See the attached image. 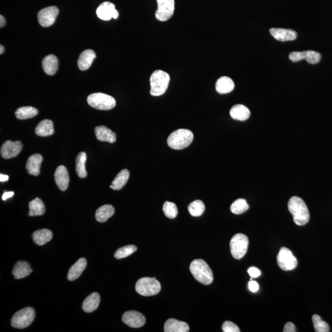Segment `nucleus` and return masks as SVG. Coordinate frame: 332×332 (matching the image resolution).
Returning <instances> with one entry per match:
<instances>
[{"instance_id": "1", "label": "nucleus", "mask_w": 332, "mask_h": 332, "mask_svg": "<svg viewBox=\"0 0 332 332\" xmlns=\"http://www.w3.org/2000/svg\"><path fill=\"white\" fill-rule=\"evenodd\" d=\"M288 209L296 225L303 226L308 223L310 212L303 199L298 196L292 197L288 201Z\"/></svg>"}, {"instance_id": "2", "label": "nucleus", "mask_w": 332, "mask_h": 332, "mask_svg": "<svg viewBox=\"0 0 332 332\" xmlns=\"http://www.w3.org/2000/svg\"><path fill=\"white\" fill-rule=\"evenodd\" d=\"M190 270L194 278L204 285H209L214 280L212 269L205 260H193L190 264Z\"/></svg>"}, {"instance_id": "3", "label": "nucleus", "mask_w": 332, "mask_h": 332, "mask_svg": "<svg viewBox=\"0 0 332 332\" xmlns=\"http://www.w3.org/2000/svg\"><path fill=\"white\" fill-rule=\"evenodd\" d=\"M170 76L168 73L164 71L156 70L151 75L150 95L153 96H161L166 92L168 89Z\"/></svg>"}, {"instance_id": "4", "label": "nucleus", "mask_w": 332, "mask_h": 332, "mask_svg": "<svg viewBox=\"0 0 332 332\" xmlns=\"http://www.w3.org/2000/svg\"><path fill=\"white\" fill-rule=\"evenodd\" d=\"M194 136L191 130L180 129L173 132L169 136L168 144L174 150H182L188 147L193 141Z\"/></svg>"}, {"instance_id": "5", "label": "nucleus", "mask_w": 332, "mask_h": 332, "mask_svg": "<svg viewBox=\"0 0 332 332\" xmlns=\"http://www.w3.org/2000/svg\"><path fill=\"white\" fill-rule=\"evenodd\" d=\"M161 290V284L155 278L140 279L136 285V292L142 296H153L159 294Z\"/></svg>"}, {"instance_id": "6", "label": "nucleus", "mask_w": 332, "mask_h": 332, "mask_svg": "<svg viewBox=\"0 0 332 332\" xmlns=\"http://www.w3.org/2000/svg\"><path fill=\"white\" fill-rule=\"evenodd\" d=\"M88 103L94 109L110 111L116 106V100L111 95L103 93H94L88 96Z\"/></svg>"}, {"instance_id": "7", "label": "nucleus", "mask_w": 332, "mask_h": 332, "mask_svg": "<svg viewBox=\"0 0 332 332\" xmlns=\"http://www.w3.org/2000/svg\"><path fill=\"white\" fill-rule=\"evenodd\" d=\"M35 317V310L31 307H27L15 313L11 319V326L19 329L27 328L31 326Z\"/></svg>"}, {"instance_id": "8", "label": "nucleus", "mask_w": 332, "mask_h": 332, "mask_svg": "<svg viewBox=\"0 0 332 332\" xmlns=\"http://www.w3.org/2000/svg\"><path fill=\"white\" fill-rule=\"evenodd\" d=\"M249 239L246 235L238 233L230 240L231 255L235 259L240 260L246 255L248 249Z\"/></svg>"}, {"instance_id": "9", "label": "nucleus", "mask_w": 332, "mask_h": 332, "mask_svg": "<svg viewBox=\"0 0 332 332\" xmlns=\"http://www.w3.org/2000/svg\"><path fill=\"white\" fill-rule=\"evenodd\" d=\"M277 262L279 268L284 271H291L296 269L298 265L296 257L286 247H282L279 251L277 256Z\"/></svg>"}, {"instance_id": "10", "label": "nucleus", "mask_w": 332, "mask_h": 332, "mask_svg": "<svg viewBox=\"0 0 332 332\" xmlns=\"http://www.w3.org/2000/svg\"><path fill=\"white\" fill-rule=\"evenodd\" d=\"M158 9L155 17L161 22L168 21L174 15L175 10L174 0H157Z\"/></svg>"}, {"instance_id": "11", "label": "nucleus", "mask_w": 332, "mask_h": 332, "mask_svg": "<svg viewBox=\"0 0 332 332\" xmlns=\"http://www.w3.org/2000/svg\"><path fill=\"white\" fill-rule=\"evenodd\" d=\"M59 15V10L56 6L47 7L38 13L39 24L43 27L51 26L54 24Z\"/></svg>"}, {"instance_id": "12", "label": "nucleus", "mask_w": 332, "mask_h": 332, "mask_svg": "<svg viewBox=\"0 0 332 332\" xmlns=\"http://www.w3.org/2000/svg\"><path fill=\"white\" fill-rule=\"evenodd\" d=\"M122 320L132 328H140L145 325L146 318L142 314L136 311H129L123 314Z\"/></svg>"}, {"instance_id": "13", "label": "nucleus", "mask_w": 332, "mask_h": 332, "mask_svg": "<svg viewBox=\"0 0 332 332\" xmlns=\"http://www.w3.org/2000/svg\"><path fill=\"white\" fill-rule=\"evenodd\" d=\"M289 59L294 63L301 60H306L309 63L316 64L319 63L321 56L319 52L314 51H306L303 52H292L289 54Z\"/></svg>"}, {"instance_id": "14", "label": "nucleus", "mask_w": 332, "mask_h": 332, "mask_svg": "<svg viewBox=\"0 0 332 332\" xmlns=\"http://www.w3.org/2000/svg\"><path fill=\"white\" fill-rule=\"evenodd\" d=\"M96 14L99 19L103 20H110L113 18L117 19L119 16L118 11L115 9V6L111 2H104L98 7Z\"/></svg>"}, {"instance_id": "15", "label": "nucleus", "mask_w": 332, "mask_h": 332, "mask_svg": "<svg viewBox=\"0 0 332 332\" xmlns=\"http://www.w3.org/2000/svg\"><path fill=\"white\" fill-rule=\"evenodd\" d=\"M22 144L20 141H8L1 147V155L4 159H10L17 157L21 152Z\"/></svg>"}, {"instance_id": "16", "label": "nucleus", "mask_w": 332, "mask_h": 332, "mask_svg": "<svg viewBox=\"0 0 332 332\" xmlns=\"http://www.w3.org/2000/svg\"><path fill=\"white\" fill-rule=\"evenodd\" d=\"M55 181L61 191L67 190L69 185V175L65 166H59L54 174Z\"/></svg>"}, {"instance_id": "17", "label": "nucleus", "mask_w": 332, "mask_h": 332, "mask_svg": "<svg viewBox=\"0 0 332 332\" xmlns=\"http://www.w3.org/2000/svg\"><path fill=\"white\" fill-rule=\"evenodd\" d=\"M269 32L276 40L280 41H293L297 37V32L293 30L272 28Z\"/></svg>"}, {"instance_id": "18", "label": "nucleus", "mask_w": 332, "mask_h": 332, "mask_svg": "<svg viewBox=\"0 0 332 332\" xmlns=\"http://www.w3.org/2000/svg\"><path fill=\"white\" fill-rule=\"evenodd\" d=\"M43 157L40 154L31 156L27 160L26 169L29 174L38 176L40 173L41 164L42 163Z\"/></svg>"}, {"instance_id": "19", "label": "nucleus", "mask_w": 332, "mask_h": 332, "mask_svg": "<svg viewBox=\"0 0 332 332\" xmlns=\"http://www.w3.org/2000/svg\"><path fill=\"white\" fill-rule=\"evenodd\" d=\"M95 58L96 55L93 50L88 49L82 52L80 54L79 61H78V65L79 69L82 71L89 69Z\"/></svg>"}, {"instance_id": "20", "label": "nucleus", "mask_w": 332, "mask_h": 332, "mask_svg": "<svg viewBox=\"0 0 332 332\" xmlns=\"http://www.w3.org/2000/svg\"><path fill=\"white\" fill-rule=\"evenodd\" d=\"M190 327L187 323L175 319H169L164 324L165 332H189Z\"/></svg>"}, {"instance_id": "21", "label": "nucleus", "mask_w": 332, "mask_h": 332, "mask_svg": "<svg viewBox=\"0 0 332 332\" xmlns=\"http://www.w3.org/2000/svg\"><path fill=\"white\" fill-rule=\"evenodd\" d=\"M95 133L96 137L98 141L106 142L111 143L115 142L116 141V135L109 128L101 126L95 127Z\"/></svg>"}, {"instance_id": "22", "label": "nucleus", "mask_w": 332, "mask_h": 332, "mask_svg": "<svg viewBox=\"0 0 332 332\" xmlns=\"http://www.w3.org/2000/svg\"><path fill=\"white\" fill-rule=\"evenodd\" d=\"M87 261L84 258H79L74 265L70 268L68 271L67 278L68 280L73 281L76 280L81 275L82 272L86 269Z\"/></svg>"}, {"instance_id": "23", "label": "nucleus", "mask_w": 332, "mask_h": 332, "mask_svg": "<svg viewBox=\"0 0 332 332\" xmlns=\"http://www.w3.org/2000/svg\"><path fill=\"white\" fill-rule=\"evenodd\" d=\"M33 271L29 263L24 261H19L16 263L13 270V274L16 279H20L28 276Z\"/></svg>"}, {"instance_id": "24", "label": "nucleus", "mask_w": 332, "mask_h": 332, "mask_svg": "<svg viewBox=\"0 0 332 332\" xmlns=\"http://www.w3.org/2000/svg\"><path fill=\"white\" fill-rule=\"evenodd\" d=\"M235 83L233 79L228 77H222L217 80L215 84L217 92L221 95L230 93L234 89Z\"/></svg>"}, {"instance_id": "25", "label": "nucleus", "mask_w": 332, "mask_h": 332, "mask_svg": "<svg viewBox=\"0 0 332 332\" xmlns=\"http://www.w3.org/2000/svg\"><path fill=\"white\" fill-rule=\"evenodd\" d=\"M231 117L238 121H246L250 117L251 111L243 105H236L231 108L230 111Z\"/></svg>"}, {"instance_id": "26", "label": "nucleus", "mask_w": 332, "mask_h": 332, "mask_svg": "<svg viewBox=\"0 0 332 332\" xmlns=\"http://www.w3.org/2000/svg\"><path fill=\"white\" fill-rule=\"evenodd\" d=\"M100 297L97 292L93 293L86 298L82 303V310L86 313H92L99 306Z\"/></svg>"}, {"instance_id": "27", "label": "nucleus", "mask_w": 332, "mask_h": 332, "mask_svg": "<svg viewBox=\"0 0 332 332\" xmlns=\"http://www.w3.org/2000/svg\"><path fill=\"white\" fill-rule=\"evenodd\" d=\"M59 63L54 55L45 57L42 62V66L45 72L48 75H54L58 69Z\"/></svg>"}, {"instance_id": "28", "label": "nucleus", "mask_w": 332, "mask_h": 332, "mask_svg": "<svg viewBox=\"0 0 332 332\" xmlns=\"http://www.w3.org/2000/svg\"><path fill=\"white\" fill-rule=\"evenodd\" d=\"M54 133L53 123L49 120L41 121L35 129V134L40 137L52 136Z\"/></svg>"}, {"instance_id": "29", "label": "nucleus", "mask_w": 332, "mask_h": 332, "mask_svg": "<svg viewBox=\"0 0 332 332\" xmlns=\"http://www.w3.org/2000/svg\"><path fill=\"white\" fill-rule=\"evenodd\" d=\"M114 212L115 210L111 205L102 206L96 210L95 219L100 223H104L108 219L113 216Z\"/></svg>"}, {"instance_id": "30", "label": "nucleus", "mask_w": 332, "mask_h": 332, "mask_svg": "<svg viewBox=\"0 0 332 332\" xmlns=\"http://www.w3.org/2000/svg\"><path fill=\"white\" fill-rule=\"evenodd\" d=\"M34 242L38 246H43L52 239V233L47 229L37 230L32 235Z\"/></svg>"}, {"instance_id": "31", "label": "nucleus", "mask_w": 332, "mask_h": 332, "mask_svg": "<svg viewBox=\"0 0 332 332\" xmlns=\"http://www.w3.org/2000/svg\"><path fill=\"white\" fill-rule=\"evenodd\" d=\"M45 212V206L40 198H36L29 203L30 217L40 216Z\"/></svg>"}, {"instance_id": "32", "label": "nucleus", "mask_w": 332, "mask_h": 332, "mask_svg": "<svg viewBox=\"0 0 332 332\" xmlns=\"http://www.w3.org/2000/svg\"><path fill=\"white\" fill-rule=\"evenodd\" d=\"M130 175L129 171L127 169H123L114 178L111 185V189L114 190H120L122 189L125 185L127 184Z\"/></svg>"}, {"instance_id": "33", "label": "nucleus", "mask_w": 332, "mask_h": 332, "mask_svg": "<svg viewBox=\"0 0 332 332\" xmlns=\"http://www.w3.org/2000/svg\"><path fill=\"white\" fill-rule=\"evenodd\" d=\"M38 113V110L32 107H22L16 111V118L19 120H27L35 117Z\"/></svg>"}, {"instance_id": "34", "label": "nucleus", "mask_w": 332, "mask_h": 332, "mask_svg": "<svg viewBox=\"0 0 332 332\" xmlns=\"http://www.w3.org/2000/svg\"><path fill=\"white\" fill-rule=\"evenodd\" d=\"M87 160L86 153H79L76 159V171L79 177L84 178L87 177L86 162Z\"/></svg>"}, {"instance_id": "35", "label": "nucleus", "mask_w": 332, "mask_h": 332, "mask_svg": "<svg viewBox=\"0 0 332 332\" xmlns=\"http://www.w3.org/2000/svg\"><path fill=\"white\" fill-rule=\"evenodd\" d=\"M249 206L244 199H238L231 205L230 210L233 214L239 215L243 214L249 209Z\"/></svg>"}, {"instance_id": "36", "label": "nucleus", "mask_w": 332, "mask_h": 332, "mask_svg": "<svg viewBox=\"0 0 332 332\" xmlns=\"http://www.w3.org/2000/svg\"><path fill=\"white\" fill-rule=\"evenodd\" d=\"M188 209L192 216L199 217L205 212V205L202 201L196 200L190 204Z\"/></svg>"}, {"instance_id": "37", "label": "nucleus", "mask_w": 332, "mask_h": 332, "mask_svg": "<svg viewBox=\"0 0 332 332\" xmlns=\"http://www.w3.org/2000/svg\"><path fill=\"white\" fill-rule=\"evenodd\" d=\"M137 250V247L134 245H128V246L121 247L118 249L114 253V257L116 259H122V258L127 257V256L132 255Z\"/></svg>"}, {"instance_id": "38", "label": "nucleus", "mask_w": 332, "mask_h": 332, "mask_svg": "<svg viewBox=\"0 0 332 332\" xmlns=\"http://www.w3.org/2000/svg\"><path fill=\"white\" fill-rule=\"evenodd\" d=\"M312 320L314 328L316 332H329L330 327L329 324L325 321H323L321 317L317 315L313 316Z\"/></svg>"}, {"instance_id": "39", "label": "nucleus", "mask_w": 332, "mask_h": 332, "mask_svg": "<svg viewBox=\"0 0 332 332\" xmlns=\"http://www.w3.org/2000/svg\"><path fill=\"white\" fill-rule=\"evenodd\" d=\"M164 214L169 219H175L177 216L178 209L175 204L169 201H166L163 205Z\"/></svg>"}, {"instance_id": "40", "label": "nucleus", "mask_w": 332, "mask_h": 332, "mask_svg": "<svg viewBox=\"0 0 332 332\" xmlns=\"http://www.w3.org/2000/svg\"><path fill=\"white\" fill-rule=\"evenodd\" d=\"M222 331L224 332H240L239 327L231 321L224 322L222 325Z\"/></svg>"}, {"instance_id": "41", "label": "nucleus", "mask_w": 332, "mask_h": 332, "mask_svg": "<svg viewBox=\"0 0 332 332\" xmlns=\"http://www.w3.org/2000/svg\"><path fill=\"white\" fill-rule=\"evenodd\" d=\"M248 273L251 276V278H256L260 276L261 272L259 269H256L255 267H251L248 269Z\"/></svg>"}, {"instance_id": "42", "label": "nucleus", "mask_w": 332, "mask_h": 332, "mask_svg": "<svg viewBox=\"0 0 332 332\" xmlns=\"http://www.w3.org/2000/svg\"><path fill=\"white\" fill-rule=\"evenodd\" d=\"M249 288L252 292L255 293L259 290V285L254 281H251L249 283Z\"/></svg>"}, {"instance_id": "43", "label": "nucleus", "mask_w": 332, "mask_h": 332, "mask_svg": "<svg viewBox=\"0 0 332 332\" xmlns=\"http://www.w3.org/2000/svg\"><path fill=\"white\" fill-rule=\"evenodd\" d=\"M284 332H296V328H295V325L292 322H288L286 323L285 328L283 330Z\"/></svg>"}, {"instance_id": "44", "label": "nucleus", "mask_w": 332, "mask_h": 332, "mask_svg": "<svg viewBox=\"0 0 332 332\" xmlns=\"http://www.w3.org/2000/svg\"><path fill=\"white\" fill-rule=\"evenodd\" d=\"M14 194H15V193H14L13 191L5 192V193H4L3 194V196H2V199H3V201H6V199L13 197Z\"/></svg>"}, {"instance_id": "45", "label": "nucleus", "mask_w": 332, "mask_h": 332, "mask_svg": "<svg viewBox=\"0 0 332 332\" xmlns=\"http://www.w3.org/2000/svg\"><path fill=\"white\" fill-rule=\"evenodd\" d=\"M8 175H3V174H1V175H0V181H1V182H6V181H8Z\"/></svg>"}, {"instance_id": "46", "label": "nucleus", "mask_w": 332, "mask_h": 332, "mask_svg": "<svg viewBox=\"0 0 332 332\" xmlns=\"http://www.w3.org/2000/svg\"><path fill=\"white\" fill-rule=\"evenodd\" d=\"M0 19H1V21H0V27H1V28H2V27H3L4 26H5L6 20L4 17H3L2 16H0Z\"/></svg>"}, {"instance_id": "47", "label": "nucleus", "mask_w": 332, "mask_h": 332, "mask_svg": "<svg viewBox=\"0 0 332 332\" xmlns=\"http://www.w3.org/2000/svg\"><path fill=\"white\" fill-rule=\"evenodd\" d=\"M0 49H1V50H0V54H2L3 53L4 51V48L3 47V46H2V45L0 46Z\"/></svg>"}]
</instances>
